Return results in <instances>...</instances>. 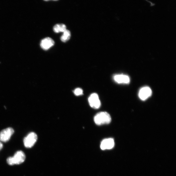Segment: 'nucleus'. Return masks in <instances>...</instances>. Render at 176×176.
<instances>
[{"mask_svg":"<svg viewBox=\"0 0 176 176\" xmlns=\"http://www.w3.org/2000/svg\"><path fill=\"white\" fill-rule=\"evenodd\" d=\"M115 81L119 84H129L130 78L128 76L124 75H116L114 77Z\"/></svg>","mask_w":176,"mask_h":176,"instance_id":"obj_9","label":"nucleus"},{"mask_svg":"<svg viewBox=\"0 0 176 176\" xmlns=\"http://www.w3.org/2000/svg\"><path fill=\"white\" fill-rule=\"evenodd\" d=\"M37 135L34 132L28 134L24 139V144L26 148H30L32 147L37 140Z\"/></svg>","mask_w":176,"mask_h":176,"instance_id":"obj_3","label":"nucleus"},{"mask_svg":"<svg viewBox=\"0 0 176 176\" xmlns=\"http://www.w3.org/2000/svg\"><path fill=\"white\" fill-rule=\"evenodd\" d=\"M152 91L150 88L148 86H145L141 88L139 92V98L142 100L148 99L151 95Z\"/></svg>","mask_w":176,"mask_h":176,"instance_id":"obj_6","label":"nucleus"},{"mask_svg":"<svg viewBox=\"0 0 176 176\" xmlns=\"http://www.w3.org/2000/svg\"><path fill=\"white\" fill-rule=\"evenodd\" d=\"M14 133V130L12 128L3 130L0 132V141L4 142H8Z\"/></svg>","mask_w":176,"mask_h":176,"instance_id":"obj_4","label":"nucleus"},{"mask_svg":"<svg viewBox=\"0 0 176 176\" xmlns=\"http://www.w3.org/2000/svg\"><path fill=\"white\" fill-rule=\"evenodd\" d=\"M55 44L54 40L50 38H46L42 40L41 42V46L44 50H47L52 46Z\"/></svg>","mask_w":176,"mask_h":176,"instance_id":"obj_8","label":"nucleus"},{"mask_svg":"<svg viewBox=\"0 0 176 176\" xmlns=\"http://www.w3.org/2000/svg\"><path fill=\"white\" fill-rule=\"evenodd\" d=\"M71 36V33L70 31L66 29L61 37V40L63 42H66L70 39Z\"/></svg>","mask_w":176,"mask_h":176,"instance_id":"obj_11","label":"nucleus"},{"mask_svg":"<svg viewBox=\"0 0 176 176\" xmlns=\"http://www.w3.org/2000/svg\"><path fill=\"white\" fill-rule=\"evenodd\" d=\"M89 102L90 106L94 109H98L101 105V103L98 95L94 93L90 95L89 98Z\"/></svg>","mask_w":176,"mask_h":176,"instance_id":"obj_5","label":"nucleus"},{"mask_svg":"<svg viewBox=\"0 0 176 176\" xmlns=\"http://www.w3.org/2000/svg\"><path fill=\"white\" fill-rule=\"evenodd\" d=\"M26 159L24 152L22 151H17L13 157H10L7 159V163L10 165L20 164L23 163Z\"/></svg>","mask_w":176,"mask_h":176,"instance_id":"obj_1","label":"nucleus"},{"mask_svg":"<svg viewBox=\"0 0 176 176\" xmlns=\"http://www.w3.org/2000/svg\"><path fill=\"white\" fill-rule=\"evenodd\" d=\"M115 145L113 139L110 138L104 139L100 144V148L102 150L110 149H112Z\"/></svg>","mask_w":176,"mask_h":176,"instance_id":"obj_7","label":"nucleus"},{"mask_svg":"<svg viewBox=\"0 0 176 176\" xmlns=\"http://www.w3.org/2000/svg\"><path fill=\"white\" fill-rule=\"evenodd\" d=\"M43 1H50V0H43ZM53 1H58V0H53Z\"/></svg>","mask_w":176,"mask_h":176,"instance_id":"obj_14","label":"nucleus"},{"mask_svg":"<svg viewBox=\"0 0 176 176\" xmlns=\"http://www.w3.org/2000/svg\"><path fill=\"white\" fill-rule=\"evenodd\" d=\"M3 147V145L2 144L0 141V150H1Z\"/></svg>","mask_w":176,"mask_h":176,"instance_id":"obj_13","label":"nucleus"},{"mask_svg":"<svg viewBox=\"0 0 176 176\" xmlns=\"http://www.w3.org/2000/svg\"><path fill=\"white\" fill-rule=\"evenodd\" d=\"M66 29V27L64 24H57L53 27L54 32L57 33L64 32Z\"/></svg>","mask_w":176,"mask_h":176,"instance_id":"obj_10","label":"nucleus"},{"mask_svg":"<svg viewBox=\"0 0 176 176\" xmlns=\"http://www.w3.org/2000/svg\"><path fill=\"white\" fill-rule=\"evenodd\" d=\"M74 93L76 96H80V95H83V90L81 88H78L75 90Z\"/></svg>","mask_w":176,"mask_h":176,"instance_id":"obj_12","label":"nucleus"},{"mask_svg":"<svg viewBox=\"0 0 176 176\" xmlns=\"http://www.w3.org/2000/svg\"><path fill=\"white\" fill-rule=\"evenodd\" d=\"M94 121L98 125L108 124L111 122L110 115L106 112H101L98 113L94 117Z\"/></svg>","mask_w":176,"mask_h":176,"instance_id":"obj_2","label":"nucleus"}]
</instances>
